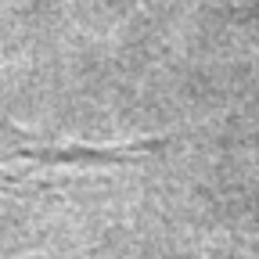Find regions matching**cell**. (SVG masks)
Listing matches in <instances>:
<instances>
[{"label":"cell","mask_w":259,"mask_h":259,"mask_svg":"<svg viewBox=\"0 0 259 259\" xmlns=\"http://www.w3.org/2000/svg\"><path fill=\"white\" fill-rule=\"evenodd\" d=\"M155 144H58L36 134H25L0 115V194L22 191L29 180H40L61 169H108L137 162Z\"/></svg>","instance_id":"obj_1"}]
</instances>
